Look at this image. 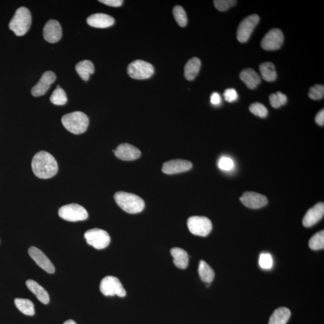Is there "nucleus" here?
I'll list each match as a JSON object with an SVG mask.
<instances>
[{
	"label": "nucleus",
	"instance_id": "f3484780",
	"mask_svg": "<svg viewBox=\"0 0 324 324\" xmlns=\"http://www.w3.org/2000/svg\"><path fill=\"white\" fill-rule=\"evenodd\" d=\"M62 37V29L58 21H48L43 29V37L51 43L58 42Z\"/></svg>",
	"mask_w": 324,
	"mask_h": 324
},
{
	"label": "nucleus",
	"instance_id": "58836bf2",
	"mask_svg": "<svg viewBox=\"0 0 324 324\" xmlns=\"http://www.w3.org/2000/svg\"><path fill=\"white\" fill-rule=\"evenodd\" d=\"M99 2L109 6L118 7L121 6L123 1L122 0H100Z\"/></svg>",
	"mask_w": 324,
	"mask_h": 324
},
{
	"label": "nucleus",
	"instance_id": "1a4fd4ad",
	"mask_svg": "<svg viewBox=\"0 0 324 324\" xmlns=\"http://www.w3.org/2000/svg\"><path fill=\"white\" fill-rule=\"evenodd\" d=\"M190 232L193 235L206 236L211 232L212 223L208 218L203 216H192L187 220Z\"/></svg>",
	"mask_w": 324,
	"mask_h": 324
},
{
	"label": "nucleus",
	"instance_id": "39448f33",
	"mask_svg": "<svg viewBox=\"0 0 324 324\" xmlns=\"http://www.w3.org/2000/svg\"><path fill=\"white\" fill-rule=\"evenodd\" d=\"M127 73L130 77L135 80H146L154 74V69L152 65L149 62L137 59L128 66Z\"/></svg>",
	"mask_w": 324,
	"mask_h": 324
},
{
	"label": "nucleus",
	"instance_id": "c756f323",
	"mask_svg": "<svg viewBox=\"0 0 324 324\" xmlns=\"http://www.w3.org/2000/svg\"><path fill=\"white\" fill-rule=\"evenodd\" d=\"M310 248L318 250L323 249L324 248V230L320 231L319 233L315 234L314 236L310 238L309 242Z\"/></svg>",
	"mask_w": 324,
	"mask_h": 324
},
{
	"label": "nucleus",
	"instance_id": "a211bd4d",
	"mask_svg": "<svg viewBox=\"0 0 324 324\" xmlns=\"http://www.w3.org/2000/svg\"><path fill=\"white\" fill-rule=\"evenodd\" d=\"M324 214V203H320L316 204L314 206L309 209L305 215L303 220V225L307 228L313 227L323 219Z\"/></svg>",
	"mask_w": 324,
	"mask_h": 324
},
{
	"label": "nucleus",
	"instance_id": "ea45409f",
	"mask_svg": "<svg viewBox=\"0 0 324 324\" xmlns=\"http://www.w3.org/2000/svg\"><path fill=\"white\" fill-rule=\"evenodd\" d=\"M210 102L212 105L215 106L219 105L222 102V97L218 92H213L211 95Z\"/></svg>",
	"mask_w": 324,
	"mask_h": 324
},
{
	"label": "nucleus",
	"instance_id": "473e14b6",
	"mask_svg": "<svg viewBox=\"0 0 324 324\" xmlns=\"http://www.w3.org/2000/svg\"><path fill=\"white\" fill-rule=\"evenodd\" d=\"M249 110L253 114L260 118H265L267 117L268 111L267 109L261 103H253L250 106Z\"/></svg>",
	"mask_w": 324,
	"mask_h": 324
},
{
	"label": "nucleus",
	"instance_id": "20e7f679",
	"mask_svg": "<svg viewBox=\"0 0 324 324\" xmlns=\"http://www.w3.org/2000/svg\"><path fill=\"white\" fill-rule=\"evenodd\" d=\"M31 25L30 12L27 8L21 7L16 11L15 15L10 21L9 29L16 36H23L29 31Z\"/></svg>",
	"mask_w": 324,
	"mask_h": 324
},
{
	"label": "nucleus",
	"instance_id": "a878e982",
	"mask_svg": "<svg viewBox=\"0 0 324 324\" xmlns=\"http://www.w3.org/2000/svg\"><path fill=\"white\" fill-rule=\"evenodd\" d=\"M261 77L267 82H273L276 80L277 72L274 65L270 62H264L260 66Z\"/></svg>",
	"mask_w": 324,
	"mask_h": 324
},
{
	"label": "nucleus",
	"instance_id": "2eb2a0df",
	"mask_svg": "<svg viewBox=\"0 0 324 324\" xmlns=\"http://www.w3.org/2000/svg\"><path fill=\"white\" fill-rule=\"evenodd\" d=\"M113 151L117 158L124 161L137 160L141 154V151L137 147L127 143L120 144Z\"/></svg>",
	"mask_w": 324,
	"mask_h": 324
},
{
	"label": "nucleus",
	"instance_id": "f8f14e48",
	"mask_svg": "<svg viewBox=\"0 0 324 324\" xmlns=\"http://www.w3.org/2000/svg\"><path fill=\"white\" fill-rule=\"evenodd\" d=\"M240 201L244 206L251 209L261 208L268 204V199L265 196L253 192L243 193L240 198Z\"/></svg>",
	"mask_w": 324,
	"mask_h": 324
},
{
	"label": "nucleus",
	"instance_id": "f03ea898",
	"mask_svg": "<svg viewBox=\"0 0 324 324\" xmlns=\"http://www.w3.org/2000/svg\"><path fill=\"white\" fill-rule=\"evenodd\" d=\"M114 198L119 207L128 213H140L145 207L143 199L133 193L118 192L114 195Z\"/></svg>",
	"mask_w": 324,
	"mask_h": 324
},
{
	"label": "nucleus",
	"instance_id": "4c0bfd02",
	"mask_svg": "<svg viewBox=\"0 0 324 324\" xmlns=\"http://www.w3.org/2000/svg\"><path fill=\"white\" fill-rule=\"evenodd\" d=\"M223 96H224L226 101L230 103L236 102L238 98L237 92L234 88L226 89L223 93Z\"/></svg>",
	"mask_w": 324,
	"mask_h": 324
},
{
	"label": "nucleus",
	"instance_id": "9d476101",
	"mask_svg": "<svg viewBox=\"0 0 324 324\" xmlns=\"http://www.w3.org/2000/svg\"><path fill=\"white\" fill-rule=\"evenodd\" d=\"M260 20V16L254 14L247 16L241 22L236 33L239 42L245 43L248 41Z\"/></svg>",
	"mask_w": 324,
	"mask_h": 324
},
{
	"label": "nucleus",
	"instance_id": "dca6fc26",
	"mask_svg": "<svg viewBox=\"0 0 324 324\" xmlns=\"http://www.w3.org/2000/svg\"><path fill=\"white\" fill-rule=\"evenodd\" d=\"M192 163L187 160L176 159L163 163L162 171L163 173L175 174L186 172L192 168Z\"/></svg>",
	"mask_w": 324,
	"mask_h": 324
},
{
	"label": "nucleus",
	"instance_id": "4468645a",
	"mask_svg": "<svg viewBox=\"0 0 324 324\" xmlns=\"http://www.w3.org/2000/svg\"><path fill=\"white\" fill-rule=\"evenodd\" d=\"M56 80L55 73L52 71H47L43 73L39 83L32 87L31 94L34 97H40L46 94L50 89L52 84Z\"/></svg>",
	"mask_w": 324,
	"mask_h": 324
},
{
	"label": "nucleus",
	"instance_id": "9b49d317",
	"mask_svg": "<svg viewBox=\"0 0 324 324\" xmlns=\"http://www.w3.org/2000/svg\"><path fill=\"white\" fill-rule=\"evenodd\" d=\"M284 40L282 31L279 29H273L265 35L261 45L264 50L276 51L281 48Z\"/></svg>",
	"mask_w": 324,
	"mask_h": 324
},
{
	"label": "nucleus",
	"instance_id": "f257e3e1",
	"mask_svg": "<svg viewBox=\"0 0 324 324\" xmlns=\"http://www.w3.org/2000/svg\"><path fill=\"white\" fill-rule=\"evenodd\" d=\"M31 167L35 176L42 179L53 177L59 169L55 158L46 151H40L34 155Z\"/></svg>",
	"mask_w": 324,
	"mask_h": 324
},
{
	"label": "nucleus",
	"instance_id": "6e6552de",
	"mask_svg": "<svg viewBox=\"0 0 324 324\" xmlns=\"http://www.w3.org/2000/svg\"><path fill=\"white\" fill-rule=\"evenodd\" d=\"M100 290L105 296L118 295L124 297L126 291L118 278L114 276L104 277L100 282Z\"/></svg>",
	"mask_w": 324,
	"mask_h": 324
},
{
	"label": "nucleus",
	"instance_id": "423d86ee",
	"mask_svg": "<svg viewBox=\"0 0 324 324\" xmlns=\"http://www.w3.org/2000/svg\"><path fill=\"white\" fill-rule=\"evenodd\" d=\"M59 216L69 222H78L85 220L88 214L83 206L76 204H68L62 206L59 211Z\"/></svg>",
	"mask_w": 324,
	"mask_h": 324
},
{
	"label": "nucleus",
	"instance_id": "393cba45",
	"mask_svg": "<svg viewBox=\"0 0 324 324\" xmlns=\"http://www.w3.org/2000/svg\"><path fill=\"white\" fill-rule=\"evenodd\" d=\"M75 69L78 75L84 81L89 80L90 75L94 73V66L92 62L89 60H83L76 65Z\"/></svg>",
	"mask_w": 324,
	"mask_h": 324
},
{
	"label": "nucleus",
	"instance_id": "6ab92c4d",
	"mask_svg": "<svg viewBox=\"0 0 324 324\" xmlns=\"http://www.w3.org/2000/svg\"><path fill=\"white\" fill-rule=\"evenodd\" d=\"M89 26L98 29H106L113 26L115 20L112 16L105 13H96L87 18Z\"/></svg>",
	"mask_w": 324,
	"mask_h": 324
},
{
	"label": "nucleus",
	"instance_id": "e433bc0d",
	"mask_svg": "<svg viewBox=\"0 0 324 324\" xmlns=\"http://www.w3.org/2000/svg\"><path fill=\"white\" fill-rule=\"evenodd\" d=\"M218 167L223 171H230L234 168V162L231 158L223 156L219 159Z\"/></svg>",
	"mask_w": 324,
	"mask_h": 324
},
{
	"label": "nucleus",
	"instance_id": "bb28decb",
	"mask_svg": "<svg viewBox=\"0 0 324 324\" xmlns=\"http://www.w3.org/2000/svg\"><path fill=\"white\" fill-rule=\"evenodd\" d=\"M199 274L201 280L206 284H210L214 279L215 273L213 269L204 261H201L198 268Z\"/></svg>",
	"mask_w": 324,
	"mask_h": 324
},
{
	"label": "nucleus",
	"instance_id": "72a5a7b5",
	"mask_svg": "<svg viewBox=\"0 0 324 324\" xmlns=\"http://www.w3.org/2000/svg\"><path fill=\"white\" fill-rule=\"evenodd\" d=\"M259 265L261 268L264 269L272 268L273 266V260L271 255L267 253H261L259 259Z\"/></svg>",
	"mask_w": 324,
	"mask_h": 324
},
{
	"label": "nucleus",
	"instance_id": "5701e85b",
	"mask_svg": "<svg viewBox=\"0 0 324 324\" xmlns=\"http://www.w3.org/2000/svg\"><path fill=\"white\" fill-rule=\"evenodd\" d=\"M171 255L174 258V263L177 267L180 269H186L189 265V255L184 250L175 247L171 249Z\"/></svg>",
	"mask_w": 324,
	"mask_h": 324
},
{
	"label": "nucleus",
	"instance_id": "412c9836",
	"mask_svg": "<svg viewBox=\"0 0 324 324\" xmlns=\"http://www.w3.org/2000/svg\"><path fill=\"white\" fill-rule=\"evenodd\" d=\"M27 287L33 293L38 299L43 304H47L50 302V295L42 286L33 280H28L26 282Z\"/></svg>",
	"mask_w": 324,
	"mask_h": 324
},
{
	"label": "nucleus",
	"instance_id": "cd10ccee",
	"mask_svg": "<svg viewBox=\"0 0 324 324\" xmlns=\"http://www.w3.org/2000/svg\"><path fill=\"white\" fill-rule=\"evenodd\" d=\"M15 304L16 307L23 314L33 316L35 314L34 305L28 299L16 298Z\"/></svg>",
	"mask_w": 324,
	"mask_h": 324
},
{
	"label": "nucleus",
	"instance_id": "79ce46f5",
	"mask_svg": "<svg viewBox=\"0 0 324 324\" xmlns=\"http://www.w3.org/2000/svg\"><path fill=\"white\" fill-rule=\"evenodd\" d=\"M63 324H76L74 321L70 320H67Z\"/></svg>",
	"mask_w": 324,
	"mask_h": 324
},
{
	"label": "nucleus",
	"instance_id": "0eeeda50",
	"mask_svg": "<svg viewBox=\"0 0 324 324\" xmlns=\"http://www.w3.org/2000/svg\"><path fill=\"white\" fill-rule=\"evenodd\" d=\"M87 243L96 249H103L109 246L111 238L107 231L94 228L87 231L84 234Z\"/></svg>",
	"mask_w": 324,
	"mask_h": 324
},
{
	"label": "nucleus",
	"instance_id": "a19ab883",
	"mask_svg": "<svg viewBox=\"0 0 324 324\" xmlns=\"http://www.w3.org/2000/svg\"><path fill=\"white\" fill-rule=\"evenodd\" d=\"M315 121L318 125L323 126L324 124V110H322L315 117Z\"/></svg>",
	"mask_w": 324,
	"mask_h": 324
},
{
	"label": "nucleus",
	"instance_id": "b1692460",
	"mask_svg": "<svg viewBox=\"0 0 324 324\" xmlns=\"http://www.w3.org/2000/svg\"><path fill=\"white\" fill-rule=\"evenodd\" d=\"M290 310L287 307H280L275 310L269 318L268 324H287L291 317Z\"/></svg>",
	"mask_w": 324,
	"mask_h": 324
},
{
	"label": "nucleus",
	"instance_id": "c9c22d12",
	"mask_svg": "<svg viewBox=\"0 0 324 324\" xmlns=\"http://www.w3.org/2000/svg\"><path fill=\"white\" fill-rule=\"evenodd\" d=\"M236 1L234 0H215L214 4L216 9L220 12H225L234 6L236 4Z\"/></svg>",
	"mask_w": 324,
	"mask_h": 324
},
{
	"label": "nucleus",
	"instance_id": "7c9ffc66",
	"mask_svg": "<svg viewBox=\"0 0 324 324\" xmlns=\"http://www.w3.org/2000/svg\"><path fill=\"white\" fill-rule=\"evenodd\" d=\"M269 100L272 107L279 108L287 103L288 98L285 94L279 91L271 94L269 97Z\"/></svg>",
	"mask_w": 324,
	"mask_h": 324
},
{
	"label": "nucleus",
	"instance_id": "2f4dec72",
	"mask_svg": "<svg viewBox=\"0 0 324 324\" xmlns=\"http://www.w3.org/2000/svg\"><path fill=\"white\" fill-rule=\"evenodd\" d=\"M173 15L177 23H178L179 26L184 27L187 25V17L186 13L181 6L177 5V6L174 7Z\"/></svg>",
	"mask_w": 324,
	"mask_h": 324
},
{
	"label": "nucleus",
	"instance_id": "c85d7f7f",
	"mask_svg": "<svg viewBox=\"0 0 324 324\" xmlns=\"http://www.w3.org/2000/svg\"><path fill=\"white\" fill-rule=\"evenodd\" d=\"M50 100L56 105H64L67 102L66 92L61 88H56L52 94Z\"/></svg>",
	"mask_w": 324,
	"mask_h": 324
},
{
	"label": "nucleus",
	"instance_id": "ddd939ff",
	"mask_svg": "<svg viewBox=\"0 0 324 324\" xmlns=\"http://www.w3.org/2000/svg\"><path fill=\"white\" fill-rule=\"evenodd\" d=\"M29 254L30 257L35 261L38 265L43 270L48 273L53 274L55 272V267L46 257L45 253L36 247L32 246L29 249Z\"/></svg>",
	"mask_w": 324,
	"mask_h": 324
},
{
	"label": "nucleus",
	"instance_id": "4be33fe9",
	"mask_svg": "<svg viewBox=\"0 0 324 324\" xmlns=\"http://www.w3.org/2000/svg\"><path fill=\"white\" fill-rule=\"evenodd\" d=\"M201 62L197 57H193L187 61L184 67L185 78L188 81H193L197 77L200 71Z\"/></svg>",
	"mask_w": 324,
	"mask_h": 324
},
{
	"label": "nucleus",
	"instance_id": "f704fd0d",
	"mask_svg": "<svg viewBox=\"0 0 324 324\" xmlns=\"http://www.w3.org/2000/svg\"><path fill=\"white\" fill-rule=\"evenodd\" d=\"M324 96V86L323 85H317L311 87L309 92V97L310 99L315 100L322 99Z\"/></svg>",
	"mask_w": 324,
	"mask_h": 324
},
{
	"label": "nucleus",
	"instance_id": "aec40b11",
	"mask_svg": "<svg viewBox=\"0 0 324 324\" xmlns=\"http://www.w3.org/2000/svg\"><path fill=\"white\" fill-rule=\"evenodd\" d=\"M239 78L250 89L257 88L261 82V76L252 69L242 70L239 73Z\"/></svg>",
	"mask_w": 324,
	"mask_h": 324
},
{
	"label": "nucleus",
	"instance_id": "7ed1b4c3",
	"mask_svg": "<svg viewBox=\"0 0 324 324\" xmlns=\"http://www.w3.org/2000/svg\"><path fill=\"white\" fill-rule=\"evenodd\" d=\"M61 122L68 131L73 134L80 135L86 131L89 124V119L85 114L77 111L62 117Z\"/></svg>",
	"mask_w": 324,
	"mask_h": 324
}]
</instances>
